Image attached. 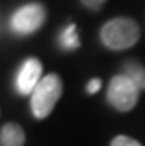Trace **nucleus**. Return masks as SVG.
Here are the masks:
<instances>
[{"label": "nucleus", "instance_id": "f257e3e1", "mask_svg": "<svg viewBox=\"0 0 145 146\" xmlns=\"http://www.w3.org/2000/svg\"><path fill=\"white\" fill-rule=\"evenodd\" d=\"M99 36L104 46L110 50H124L139 41L141 30L135 19L127 16H117L104 24Z\"/></svg>", "mask_w": 145, "mask_h": 146}, {"label": "nucleus", "instance_id": "f03ea898", "mask_svg": "<svg viewBox=\"0 0 145 146\" xmlns=\"http://www.w3.org/2000/svg\"><path fill=\"white\" fill-rule=\"evenodd\" d=\"M62 96V81L56 74L45 75L37 87L31 93V111L33 115L43 119L50 115L56 102Z\"/></svg>", "mask_w": 145, "mask_h": 146}, {"label": "nucleus", "instance_id": "7ed1b4c3", "mask_svg": "<svg viewBox=\"0 0 145 146\" xmlns=\"http://www.w3.org/2000/svg\"><path fill=\"white\" fill-rule=\"evenodd\" d=\"M139 89L132 80L126 75L118 74L114 75L108 84L107 99L114 109L120 112H129L132 111L139 100Z\"/></svg>", "mask_w": 145, "mask_h": 146}, {"label": "nucleus", "instance_id": "20e7f679", "mask_svg": "<svg viewBox=\"0 0 145 146\" xmlns=\"http://www.w3.org/2000/svg\"><path fill=\"white\" fill-rule=\"evenodd\" d=\"M46 21V9L37 2L18 7L11 16V30L18 36H28L43 27Z\"/></svg>", "mask_w": 145, "mask_h": 146}, {"label": "nucleus", "instance_id": "39448f33", "mask_svg": "<svg viewBox=\"0 0 145 146\" xmlns=\"http://www.w3.org/2000/svg\"><path fill=\"white\" fill-rule=\"evenodd\" d=\"M41 72H43V65L37 58H28L22 62L19 66L18 74H16L15 86L19 94H31L37 84L41 81Z\"/></svg>", "mask_w": 145, "mask_h": 146}, {"label": "nucleus", "instance_id": "423d86ee", "mask_svg": "<svg viewBox=\"0 0 145 146\" xmlns=\"http://www.w3.org/2000/svg\"><path fill=\"white\" fill-rule=\"evenodd\" d=\"M25 133L24 128L15 123H7L0 131V143L2 146H24Z\"/></svg>", "mask_w": 145, "mask_h": 146}, {"label": "nucleus", "instance_id": "0eeeda50", "mask_svg": "<svg viewBox=\"0 0 145 146\" xmlns=\"http://www.w3.org/2000/svg\"><path fill=\"white\" fill-rule=\"evenodd\" d=\"M58 43L61 49L64 50H76L80 47V40H79V33L76 24H68L62 31L59 33Z\"/></svg>", "mask_w": 145, "mask_h": 146}, {"label": "nucleus", "instance_id": "6e6552de", "mask_svg": "<svg viewBox=\"0 0 145 146\" xmlns=\"http://www.w3.org/2000/svg\"><path fill=\"white\" fill-rule=\"evenodd\" d=\"M123 75L132 80L139 90H145V66L136 61H127L123 64Z\"/></svg>", "mask_w": 145, "mask_h": 146}, {"label": "nucleus", "instance_id": "1a4fd4ad", "mask_svg": "<svg viewBox=\"0 0 145 146\" xmlns=\"http://www.w3.org/2000/svg\"><path fill=\"white\" fill-rule=\"evenodd\" d=\"M110 146H142V145L138 140H135V139H132V137H129V136L120 134V136L114 137Z\"/></svg>", "mask_w": 145, "mask_h": 146}, {"label": "nucleus", "instance_id": "9d476101", "mask_svg": "<svg viewBox=\"0 0 145 146\" xmlns=\"http://www.w3.org/2000/svg\"><path fill=\"white\" fill-rule=\"evenodd\" d=\"M82 5L86 7V9L92 11V12H98L101 11L104 5L107 3V0H80Z\"/></svg>", "mask_w": 145, "mask_h": 146}, {"label": "nucleus", "instance_id": "9b49d317", "mask_svg": "<svg viewBox=\"0 0 145 146\" xmlns=\"http://www.w3.org/2000/svg\"><path fill=\"white\" fill-rule=\"evenodd\" d=\"M101 87H102V80L101 78H92L86 86V92L89 94H95L101 90Z\"/></svg>", "mask_w": 145, "mask_h": 146}]
</instances>
